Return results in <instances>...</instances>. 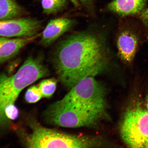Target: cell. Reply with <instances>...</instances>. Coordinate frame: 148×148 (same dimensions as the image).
Wrapping results in <instances>:
<instances>
[{
	"label": "cell",
	"mask_w": 148,
	"mask_h": 148,
	"mask_svg": "<svg viewBox=\"0 0 148 148\" xmlns=\"http://www.w3.org/2000/svg\"><path fill=\"white\" fill-rule=\"evenodd\" d=\"M110 61L104 37L88 31L75 33L62 40L53 59L59 79L69 89L86 77L103 73Z\"/></svg>",
	"instance_id": "obj_1"
},
{
	"label": "cell",
	"mask_w": 148,
	"mask_h": 148,
	"mask_svg": "<svg viewBox=\"0 0 148 148\" xmlns=\"http://www.w3.org/2000/svg\"><path fill=\"white\" fill-rule=\"evenodd\" d=\"M49 74V70L40 56L29 57L18 71L11 76L0 73V126L9 121L5 116V109L15 105L22 90Z\"/></svg>",
	"instance_id": "obj_2"
},
{
	"label": "cell",
	"mask_w": 148,
	"mask_h": 148,
	"mask_svg": "<svg viewBox=\"0 0 148 148\" xmlns=\"http://www.w3.org/2000/svg\"><path fill=\"white\" fill-rule=\"evenodd\" d=\"M106 107L62 105L56 102L48 109L47 116L51 123L61 127L75 128L91 126L104 118Z\"/></svg>",
	"instance_id": "obj_3"
},
{
	"label": "cell",
	"mask_w": 148,
	"mask_h": 148,
	"mask_svg": "<svg viewBox=\"0 0 148 148\" xmlns=\"http://www.w3.org/2000/svg\"><path fill=\"white\" fill-rule=\"evenodd\" d=\"M25 145L29 148H86L97 147L99 144L95 138L65 134L36 125L26 139Z\"/></svg>",
	"instance_id": "obj_4"
},
{
	"label": "cell",
	"mask_w": 148,
	"mask_h": 148,
	"mask_svg": "<svg viewBox=\"0 0 148 148\" xmlns=\"http://www.w3.org/2000/svg\"><path fill=\"white\" fill-rule=\"evenodd\" d=\"M122 139L130 148H148V111L140 107L126 111L120 128Z\"/></svg>",
	"instance_id": "obj_5"
},
{
	"label": "cell",
	"mask_w": 148,
	"mask_h": 148,
	"mask_svg": "<svg viewBox=\"0 0 148 148\" xmlns=\"http://www.w3.org/2000/svg\"><path fill=\"white\" fill-rule=\"evenodd\" d=\"M70 89L62 99L57 102L86 107L107 106L106 88L93 77L83 79Z\"/></svg>",
	"instance_id": "obj_6"
},
{
	"label": "cell",
	"mask_w": 148,
	"mask_h": 148,
	"mask_svg": "<svg viewBox=\"0 0 148 148\" xmlns=\"http://www.w3.org/2000/svg\"><path fill=\"white\" fill-rule=\"evenodd\" d=\"M41 22L35 18H14L0 20V37L27 38L36 36Z\"/></svg>",
	"instance_id": "obj_7"
},
{
	"label": "cell",
	"mask_w": 148,
	"mask_h": 148,
	"mask_svg": "<svg viewBox=\"0 0 148 148\" xmlns=\"http://www.w3.org/2000/svg\"><path fill=\"white\" fill-rule=\"evenodd\" d=\"M136 25H129L120 30L116 38L118 56L123 63L134 61L139 44L140 35Z\"/></svg>",
	"instance_id": "obj_8"
},
{
	"label": "cell",
	"mask_w": 148,
	"mask_h": 148,
	"mask_svg": "<svg viewBox=\"0 0 148 148\" xmlns=\"http://www.w3.org/2000/svg\"><path fill=\"white\" fill-rule=\"evenodd\" d=\"M74 24L73 20L66 18H58L51 20L42 33L40 44L44 47L50 45L71 29Z\"/></svg>",
	"instance_id": "obj_9"
},
{
	"label": "cell",
	"mask_w": 148,
	"mask_h": 148,
	"mask_svg": "<svg viewBox=\"0 0 148 148\" xmlns=\"http://www.w3.org/2000/svg\"><path fill=\"white\" fill-rule=\"evenodd\" d=\"M40 35L38 34L32 37L14 39L0 37V63H3L13 58L22 48L34 41Z\"/></svg>",
	"instance_id": "obj_10"
},
{
	"label": "cell",
	"mask_w": 148,
	"mask_h": 148,
	"mask_svg": "<svg viewBox=\"0 0 148 148\" xmlns=\"http://www.w3.org/2000/svg\"><path fill=\"white\" fill-rule=\"evenodd\" d=\"M147 0H114L107 5L109 11L122 16L140 14Z\"/></svg>",
	"instance_id": "obj_11"
},
{
	"label": "cell",
	"mask_w": 148,
	"mask_h": 148,
	"mask_svg": "<svg viewBox=\"0 0 148 148\" xmlns=\"http://www.w3.org/2000/svg\"><path fill=\"white\" fill-rule=\"evenodd\" d=\"M23 12L21 7L13 0H0V20L17 18Z\"/></svg>",
	"instance_id": "obj_12"
},
{
	"label": "cell",
	"mask_w": 148,
	"mask_h": 148,
	"mask_svg": "<svg viewBox=\"0 0 148 148\" xmlns=\"http://www.w3.org/2000/svg\"><path fill=\"white\" fill-rule=\"evenodd\" d=\"M44 14H51L56 13L62 10L66 4V0H41Z\"/></svg>",
	"instance_id": "obj_13"
},
{
	"label": "cell",
	"mask_w": 148,
	"mask_h": 148,
	"mask_svg": "<svg viewBox=\"0 0 148 148\" xmlns=\"http://www.w3.org/2000/svg\"><path fill=\"white\" fill-rule=\"evenodd\" d=\"M57 81L51 78L44 79L39 84L38 87L43 97L49 98L52 96L56 89Z\"/></svg>",
	"instance_id": "obj_14"
},
{
	"label": "cell",
	"mask_w": 148,
	"mask_h": 148,
	"mask_svg": "<svg viewBox=\"0 0 148 148\" xmlns=\"http://www.w3.org/2000/svg\"><path fill=\"white\" fill-rule=\"evenodd\" d=\"M43 97L38 87L34 86L27 90L25 95L26 100L29 103L37 102Z\"/></svg>",
	"instance_id": "obj_15"
},
{
	"label": "cell",
	"mask_w": 148,
	"mask_h": 148,
	"mask_svg": "<svg viewBox=\"0 0 148 148\" xmlns=\"http://www.w3.org/2000/svg\"><path fill=\"white\" fill-rule=\"evenodd\" d=\"M5 114L8 121L14 120L18 117V110L15 105H11L5 109Z\"/></svg>",
	"instance_id": "obj_16"
},
{
	"label": "cell",
	"mask_w": 148,
	"mask_h": 148,
	"mask_svg": "<svg viewBox=\"0 0 148 148\" xmlns=\"http://www.w3.org/2000/svg\"><path fill=\"white\" fill-rule=\"evenodd\" d=\"M139 14L140 21L148 32V7L144 9Z\"/></svg>",
	"instance_id": "obj_17"
},
{
	"label": "cell",
	"mask_w": 148,
	"mask_h": 148,
	"mask_svg": "<svg viewBox=\"0 0 148 148\" xmlns=\"http://www.w3.org/2000/svg\"><path fill=\"white\" fill-rule=\"evenodd\" d=\"M87 10L90 12H94V6L93 0H79Z\"/></svg>",
	"instance_id": "obj_18"
},
{
	"label": "cell",
	"mask_w": 148,
	"mask_h": 148,
	"mask_svg": "<svg viewBox=\"0 0 148 148\" xmlns=\"http://www.w3.org/2000/svg\"><path fill=\"white\" fill-rule=\"evenodd\" d=\"M73 3L76 7H78L80 5L79 3L78 0H69Z\"/></svg>",
	"instance_id": "obj_19"
},
{
	"label": "cell",
	"mask_w": 148,
	"mask_h": 148,
	"mask_svg": "<svg viewBox=\"0 0 148 148\" xmlns=\"http://www.w3.org/2000/svg\"><path fill=\"white\" fill-rule=\"evenodd\" d=\"M146 106H147V110L148 111V94L146 98Z\"/></svg>",
	"instance_id": "obj_20"
}]
</instances>
